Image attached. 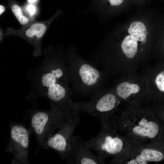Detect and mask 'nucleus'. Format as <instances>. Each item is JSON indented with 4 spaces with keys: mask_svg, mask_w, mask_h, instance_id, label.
<instances>
[{
    "mask_svg": "<svg viewBox=\"0 0 164 164\" xmlns=\"http://www.w3.org/2000/svg\"><path fill=\"white\" fill-rule=\"evenodd\" d=\"M54 54L36 68L31 70L27 78L30 84L28 99L39 97L46 98L54 107L64 116L73 112L71 107L72 91L69 82L65 53Z\"/></svg>",
    "mask_w": 164,
    "mask_h": 164,
    "instance_id": "nucleus-1",
    "label": "nucleus"
},
{
    "mask_svg": "<svg viewBox=\"0 0 164 164\" xmlns=\"http://www.w3.org/2000/svg\"><path fill=\"white\" fill-rule=\"evenodd\" d=\"M135 143L164 141V127L154 112L134 109L112 116L106 122Z\"/></svg>",
    "mask_w": 164,
    "mask_h": 164,
    "instance_id": "nucleus-2",
    "label": "nucleus"
},
{
    "mask_svg": "<svg viewBox=\"0 0 164 164\" xmlns=\"http://www.w3.org/2000/svg\"><path fill=\"white\" fill-rule=\"evenodd\" d=\"M69 82L76 94H92L102 89L104 74L78 53L77 47L71 46L65 53Z\"/></svg>",
    "mask_w": 164,
    "mask_h": 164,
    "instance_id": "nucleus-3",
    "label": "nucleus"
},
{
    "mask_svg": "<svg viewBox=\"0 0 164 164\" xmlns=\"http://www.w3.org/2000/svg\"><path fill=\"white\" fill-rule=\"evenodd\" d=\"M101 123L99 133L87 142L86 145L104 161L110 157L114 158L124 154L136 143L126 136L119 135L118 131L108 124Z\"/></svg>",
    "mask_w": 164,
    "mask_h": 164,
    "instance_id": "nucleus-4",
    "label": "nucleus"
},
{
    "mask_svg": "<svg viewBox=\"0 0 164 164\" xmlns=\"http://www.w3.org/2000/svg\"><path fill=\"white\" fill-rule=\"evenodd\" d=\"M118 96L111 92L102 89L92 94L87 102L72 101L71 107L76 113L84 112L98 118L101 122L105 121L113 116L119 102Z\"/></svg>",
    "mask_w": 164,
    "mask_h": 164,
    "instance_id": "nucleus-5",
    "label": "nucleus"
},
{
    "mask_svg": "<svg viewBox=\"0 0 164 164\" xmlns=\"http://www.w3.org/2000/svg\"><path fill=\"white\" fill-rule=\"evenodd\" d=\"M164 159V141L138 143L132 145L124 154L113 158L109 163L146 164Z\"/></svg>",
    "mask_w": 164,
    "mask_h": 164,
    "instance_id": "nucleus-6",
    "label": "nucleus"
},
{
    "mask_svg": "<svg viewBox=\"0 0 164 164\" xmlns=\"http://www.w3.org/2000/svg\"><path fill=\"white\" fill-rule=\"evenodd\" d=\"M68 122L59 111L53 107L48 111H35L31 115V126L38 145L41 146L55 130Z\"/></svg>",
    "mask_w": 164,
    "mask_h": 164,
    "instance_id": "nucleus-7",
    "label": "nucleus"
},
{
    "mask_svg": "<svg viewBox=\"0 0 164 164\" xmlns=\"http://www.w3.org/2000/svg\"><path fill=\"white\" fill-rule=\"evenodd\" d=\"M79 122V118L67 122L59 128L58 132L52 134L43 142L41 147L56 151L62 159L73 163L70 155V146L72 135Z\"/></svg>",
    "mask_w": 164,
    "mask_h": 164,
    "instance_id": "nucleus-8",
    "label": "nucleus"
},
{
    "mask_svg": "<svg viewBox=\"0 0 164 164\" xmlns=\"http://www.w3.org/2000/svg\"><path fill=\"white\" fill-rule=\"evenodd\" d=\"M10 142L6 151L13 154L12 164H29L28 159L29 132L23 125L11 123Z\"/></svg>",
    "mask_w": 164,
    "mask_h": 164,
    "instance_id": "nucleus-9",
    "label": "nucleus"
},
{
    "mask_svg": "<svg viewBox=\"0 0 164 164\" xmlns=\"http://www.w3.org/2000/svg\"><path fill=\"white\" fill-rule=\"evenodd\" d=\"M80 137L72 136L71 139L70 155L75 164H104V161L93 153Z\"/></svg>",
    "mask_w": 164,
    "mask_h": 164,
    "instance_id": "nucleus-10",
    "label": "nucleus"
},
{
    "mask_svg": "<svg viewBox=\"0 0 164 164\" xmlns=\"http://www.w3.org/2000/svg\"><path fill=\"white\" fill-rule=\"evenodd\" d=\"M116 90V95L119 98L130 101L132 94H136L139 92L140 87L136 84L123 82L117 85Z\"/></svg>",
    "mask_w": 164,
    "mask_h": 164,
    "instance_id": "nucleus-11",
    "label": "nucleus"
},
{
    "mask_svg": "<svg viewBox=\"0 0 164 164\" xmlns=\"http://www.w3.org/2000/svg\"><path fill=\"white\" fill-rule=\"evenodd\" d=\"M137 40L131 35L126 37L121 44V48L124 54L128 58H132L137 51Z\"/></svg>",
    "mask_w": 164,
    "mask_h": 164,
    "instance_id": "nucleus-12",
    "label": "nucleus"
},
{
    "mask_svg": "<svg viewBox=\"0 0 164 164\" xmlns=\"http://www.w3.org/2000/svg\"><path fill=\"white\" fill-rule=\"evenodd\" d=\"M128 32L137 41H145L147 33L146 27L141 22L135 21L132 22L128 29Z\"/></svg>",
    "mask_w": 164,
    "mask_h": 164,
    "instance_id": "nucleus-13",
    "label": "nucleus"
},
{
    "mask_svg": "<svg viewBox=\"0 0 164 164\" xmlns=\"http://www.w3.org/2000/svg\"><path fill=\"white\" fill-rule=\"evenodd\" d=\"M124 0H95L94 12L99 16L109 7H115L121 5Z\"/></svg>",
    "mask_w": 164,
    "mask_h": 164,
    "instance_id": "nucleus-14",
    "label": "nucleus"
},
{
    "mask_svg": "<svg viewBox=\"0 0 164 164\" xmlns=\"http://www.w3.org/2000/svg\"><path fill=\"white\" fill-rule=\"evenodd\" d=\"M46 30L45 26L41 23H36L32 25L26 32V36L29 37L36 36L37 38L41 37Z\"/></svg>",
    "mask_w": 164,
    "mask_h": 164,
    "instance_id": "nucleus-15",
    "label": "nucleus"
},
{
    "mask_svg": "<svg viewBox=\"0 0 164 164\" xmlns=\"http://www.w3.org/2000/svg\"><path fill=\"white\" fill-rule=\"evenodd\" d=\"M12 12L19 23L25 25L29 22L28 19L23 14L21 8L17 5L14 4L12 7Z\"/></svg>",
    "mask_w": 164,
    "mask_h": 164,
    "instance_id": "nucleus-16",
    "label": "nucleus"
},
{
    "mask_svg": "<svg viewBox=\"0 0 164 164\" xmlns=\"http://www.w3.org/2000/svg\"><path fill=\"white\" fill-rule=\"evenodd\" d=\"M155 82L156 85L160 91L164 93V70L157 75Z\"/></svg>",
    "mask_w": 164,
    "mask_h": 164,
    "instance_id": "nucleus-17",
    "label": "nucleus"
},
{
    "mask_svg": "<svg viewBox=\"0 0 164 164\" xmlns=\"http://www.w3.org/2000/svg\"><path fill=\"white\" fill-rule=\"evenodd\" d=\"M154 112L164 127V106L159 108Z\"/></svg>",
    "mask_w": 164,
    "mask_h": 164,
    "instance_id": "nucleus-18",
    "label": "nucleus"
},
{
    "mask_svg": "<svg viewBox=\"0 0 164 164\" xmlns=\"http://www.w3.org/2000/svg\"><path fill=\"white\" fill-rule=\"evenodd\" d=\"M26 9L29 13L31 15H33L35 13V7L32 4L29 5L27 6Z\"/></svg>",
    "mask_w": 164,
    "mask_h": 164,
    "instance_id": "nucleus-19",
    "label": "nucleus"
},
{
    "mask_svg": "<svg viewBox=\"0 0 164 164\" xmlns=\"http://www.w3.org/2000/svg\"><path fill=\"white\" fill-rule=\"evenodd\" d=\"M5 10V8L4 6L0 5V15Z\"/></svg>",
    "mask_w": 164,
    "mask_h": 164,
    "instance_id": "nucleus-20",
    "label": "nucleus"
},
{
    "mask_svg": "<svg viewBox=\"0 0 164 164\" xmlns=\"http://www.w3.org/2000/svg\"><path fill=\"white\" fill-rule=\"evenodd\" d=\"M37 0H28V2L30 3H33L36 2Z\"/></svg>",
    "mask_w": 164,
    "mask_h": 164,
    "instance_id": "nucleus-21",
    "label": "nucleus"
}]
</instances>
